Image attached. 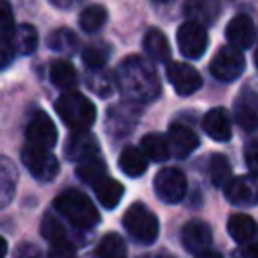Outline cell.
I'll use <instances>...</instances> for the list:
<instances>
[{
  "label": "cell",
  "mask_w": 258,
  "mask_h": 258,
  "mask_svg": "<svg viewBox=\"0 0 258 258\" xmlns=\"http://www.w3.org/2000/svg\"><path fill=\"white\" fill-rule=\"evenodd\" d=\"M117 85L121 93L135 103H149L161 93V83L155 69L137 54L121 60L117 69Z\"/></svg>",
  "instance_id": "obj_1"
},
{
  "label": "cell",
  "mask_w": 258,
  "mask_h": 258,
  "mask_svg": "<svg viewBox=\"0 0 258 258\" xmlns=\"http://www.w3.org/2000/svg\"><path fill=\"white\" fill-rule=\"evenodd\" d=\"M54 210L81 230H91L99 224V212L95 204L77 189H67L54 198Z\"/></svg>",
  "instance_id": "obj_2"
},
{
  "label": "cell",
  "mask_w": 258,
  "mask_h": 258,
  "mask_svg": "<svg viewBox=\"0 0 258 258\" xmlns=\"http://www.w3.org/2000/svg\"><path fill=\"white\" fill-rule=\"evenodd\" d=\"M54 109L58 117L64 121V125H69L73 131H87L95 123V117H97V109L93 101L77 91L62 93L56 99Z\"/></svg>",
  "instance_id": "obj_3"
},
{
  "label": "cell",
  "mask_w": 258,
  "mask_h": 258,
  "mask_svg": "<svg viewBox=\"0 0 258 258\" xmlns=\"http://www.w3.org/2000/svg\"><path fill=\"white\" fill-rule=\"evenodd\" d=\"M123 228L137 244H153L159 234L157 216L143 204H131L123 214Z\"/></svg>",
  "instance_id": "obj_4"
},
{
  "label": "cell",
  "mask_w": 258,
  "mask_h": 258,
  "mask_svg": "<svg viewBox=\"0 0 258 258\" xmlns=\"http://www.w3.org/2000/svg\"><path fill=\"white\" fill-rule=\"evenodd\" d=\"M20 157H22L24 167L38 181H50L58 173V161H56V157L48 149L34 147V145L26 143L22 147V151H20Z\"/></svg>",
  "instance_id": "obj_5"
},
{
  "label": "cell",
  "mask_w": 258,
  "mask_h": 258,
  "mask_svg": "<svg viewBox=\"0 0 258 258\" xmlns=\"http://www.w3.org/2000/svg\"><path fill=\"white\" fill-rule=\"evenodd\" d=\"M153 187H155V194L161 202L177 204V202L183 200V196L187 191V179H185L181 169L163 167V169L157 171V175L153 179Z\"/></svg>",
  "instance_id": "obj_6"
},
{
  "label": "cell",
  "mask_w": 258,
  "mask_h": 258,
  "mask_svg": "<svg viewBox=\"0 0 258 258\" xmlns=\"http://www.w3.org/2000/svg\"><path fill=\"white\" fill-rule=\"evenodd\" d=\"M246 58L242 50L234 46H222L216 50V54L210 60V73L220 81H234L244 73Z\"/></svg>",
  "instance_id": "obj_7"
},
{
  "label": "cell",
  "mask_w": 258,
  "mask_h": 258,
  "mask_svg": "<svg viewBox=\"0 0 258 258\" xmlns=\"http://www.w3.org/2000/svg\"><path fill=\"white\" fill-rule=\"evenodd\" d=\"M175 38L181 54L187 58H200L208 48V32L202 24L194 20L183 22L175 32Z\"/></svg>",
  "instance_id": "obj_8"
},
{
  "label": "cell",
  "mask_w": 258,
  "mask_h": 258,
  "mask_svg": "<svg viewBox=\"0 0 258 258\" xmlns=\"http://www.w3.org/2000/svg\"><path fill=\"white\" fill-rule=\"evenodd\" d=\"M58 139L52 119L44 111H36L26 125V143L42 149H50Z\"/></svg>",
  "instance_id": "obj_9"
},
{
  "label": "cell",
  "mask_w": 258,
  "mask_h": 258,
  "mask_svg": "<svg viewBox=\"0 0 258 258\" xmlns=\"http://www.w3.org/2000/svg\"><path fill=\"white\" fill-rule=\"evenodd\" d=\"M165 75H167V81L171 83V87H173V91L177 95L185 97V95L196 93L202 87L200 73L191 64H187V62H179V60L169 62L167 69H165Z\"/></svg>",
  "instance_id": "obj_10"
},
{
  "label": "cell",
  "mask_w": 258,
  "mask_h": 258,
  "mask_svg": "<svg viewBox=\"0 0 258 258\" xmlns=\"http://www.w3.org/2000/svg\"><path fill=\"white\" fill-rule=\"evenodd\" d=\"M224 194L234 206H256L258 204V181L252 175H236L224 187Z\"/></svg>",
  "instance_id": "obj_11"
},
{
  "label": "cell",
  "mask_w": 258,
  "mask_h": 258,
  "mask_svg": "<svg viewBox=\"0 0 258 258\" xmlns=\"http://www.w3.org/2000/svg\"><path fill=\"white\" fill-rule=\"evenodd\" d=\"M234 119L244 131L258 129V93L242 91L234 101Z\"/></svg>",
  "instance_id": "obj_12"
},
{
  "label": "cell",
  "mask_w": 258,
  "mask_h": 258,
  "mask_svg": "<svg viewBox=\"0 0 258 258\" xmlns=\"http://www.w3.org/2000/svg\"><path fill=\"white\" fill-rule=\"evenodd\" d=\"M181 244L191 254H202L210 250L212 228L202 220H191L181 228Z\"/></svg>",
  "instance_id": "obj_13"
},
{
  "label": "cell",
  "mask_w": 258,
  "mask_h": 258,
  "mask_svg": "<svg viewBox=\"0 0 258 258\" xmlns=\"http://www.w3.org/2000/svg\"><path fill=\"white\" fill-rule=\"evenodd\" d=\"M64 153L71 161H87L97 157L99 153V141L89 131H73V135L67 141Z\"/></svg>",
  "instance_id": "obj_14"
},
{
  "label": "cell",
  "mask_w": 258,
  "mask_h": 258,
  "mask_svg": "<svg viewBox=\"0 0 258 258\" xmlns=\"http://www.w3.org/2000/svg\"><path fill=\"white\" fill-rule=\"evenodd\" d=\"M254 36H256V28H254V22L250 20V16L238 14L226 26V38H228L230 46H234L238 50L250 48L254 42Z\"/></svg>",
  "instance_id": "obj_15"
},
{
  "label": "cell",
  "mask_w": 258,
  "mask_h": 258,
  "mask_svg": "<svg viewBox=\"0 0 258 258\" xmlns=\"http://www.w3.org/2000/svg\"><path fill=\"white\" fill-rule=\"evenodd\" d=\"M204 131L216 139V141H228L232 137V121H230V113L224 107H214L204 115L202 121Z\"/></svg>",
  "instance_id": "obj_16"
},
{
  "label": "cell",
  "mask_w": 258,
  "mask_h": 258,
  "mask_svg": "<svg viewBox=\"0 0 258 258\" xmlns=\"http://www.w3.org/2000/svg\"><path fill=\"white\" fill-rule=\"evenodd\" d=\"M167 139H169L171 153L177 157H187L200 145L198 135L183 123H171L167 131Z\"/></svg>",
  "instance_id": "obj_17"
},
{
  "label": "cell",
  "mask_w": 258,
  "mask_h": 258,
  "mask_svg": "<svg viewBox=\"0 0 258 258\" xmlns=\"http://www.w3.org/2000/svg\"><path fill=\"white\" fill-rule=\"evenodd\" d=\"M14 22H12V8H10V2L8 0H0V36H2V67H8L14 50L10 46V38H12V32H14Z\"/></svg>",
  "instance_id": "obj_18"
},
{
  "label": "cell",
  "mask_w": 258,
  "mask_h": 258,
  "mask_svg": "<svg viewBox=\"0 0 258 258\" xmlns=\"http://www.w3.org/2000/svg\"><path fill=\"white\" fill-rule=\"evenodd\" d=\"M228 232L238 244H248L258 236V226L256 222L246 216V214H232L228 220Z\"/></svg>",
  "instance_id": "obj_19"
},
{
  "label": "cell",
  "mask_w": 258,
  "mask_h": 258,
  "mask_svg": "<svg viewBox=\"0 0 258 258\" xmlns=\"http://www.w3.org/2000/svg\"><path fill=\"white\" fill-rule=\"evenodd\" d=\"M10 46L14 50V54H20V56H26L30 52L36 50L38 46V32L34 26L30 24H18L12 32V38H10Z\"/></svg>",
  "instance_id": "obj_20"
},
{
  "label": "cell",
  "mask_w": 258,
  "mask_h": 258,
  "mask_svg": "<svg viewBox=\"0 0 258 258\" xmlns=\"http://www.w3.org/2000/svg\"><path fill=\"white\" fill-rule=\"evenodd\" d=\"M147 155L141 151V149H137V147H125L123 151H121V155H119V167H121V171L125 173V175H129V177H139V175H143L145 173V169H147Z\"/></svg>",
  "instance_id": "obj_21"
},
{
  "label": "cell",
  "mask_w": 258,
  "mask_h": 258,
  "mask_svg": "<svg viewBox=\"0 0 258 258\" xmlns=\"http://www.w3.org/2000/svg\"><path fill=\"white\" fill-rule=\"evenodd\" d=\"M93 187H95L97 200H99L101 206L107 208V210H113V208L121 202V198H123V194H125L123 185H121L117 179H113V177H103V179H101L99 183H95Z\"/></svg>",
  "instance_id": "obj_22"
},
{
  "label": "cell",
  "mask_w": 258,
  "mask_h": 258,
  "mask_svg": "<svg viewBox=\"0 0 258 258\" xmlns=\"http://www.w3.org/2000/svg\"><path fill=\"white\" fill-rule=\"evenodd\" d=\"M143 48H145V52L151 58H155L159 62L161 60H167L169 58V52H171L165 34L161 30H157V28H149L145 32V36H143Z\"/></svg>",
  "instance_id": "obj_23"
},
{
  "label": "cell",
  "mask_w": 258,
  "mask_h": 258,
  "mask_svg": "<svg viewBox=\"0 0 258 258\" xmlns=\"http://www.w3.org/2000/svg\"><path fill=\"white\" fill-rule=\"evenodd\" d=\"M50 81L54 87L62 89V91H71L77 85V71L69 60H52L50 62Z\"/></svg>",
  "instance_id": "obj_24"
},
{
  "label": "cell",
  "mask_w": 258,
  "mask_h": 258,
  "mask_svg": "<svg viewBox=\"0 0 258 258\" xmlns=\"http://www.w3.org/2000/svg\"><path fill=\"white\" fill-rule=\"evenodd\" d=\"M141 151L153 161H165L169 157V153H171L169 139L159 135V133H147L141 139Z\"/></svg>",
  "instance_id": "obj_25"
},
{
  "label": "cell",
  "mask_w": 258,
  "mask_h": 258,
  "mask_svg": "<svg viewBox=\"0 0 258 258\" xmlns=\"http://www.w3.org/2000/svg\"><path fill=\"white\" fill-rule=\"evenodd\" d=\"M185 12H187V16L194 18V22L210 24V22L216 20V16L220 12V6H218L216 0H187Z\"/></svg>",
  "instance_id": "obj_26"
},
{
  "label": "cell",
  "mask_w": 258,
  "mask_h": 258,
  "mask_svg": "<svg viewBox=\"0 0 258 258\" xmlns=\"http://www.w3.org/2000/svg\"><path fill=\"white\" fill-rule=\"evenodd\" d=\"M16 179H18L16 167L12 165L8 157H2L0 161V204L2 206H6L12 200L14 189H16Z\"/></svg>",
  "instance_id": "obj_27"
},
{
  "label": "cell",
  "mask_w": 258,
  "mask_h": 258,
  "mask_svg": "<svg viewBox=\"0 0 258 258\" xmlns=\"http://www.w3.org/2000/svg\"><path fill=\"white\" fill-rule=\"evenodd\" d=\"M105 22H107V8L101 4L87 6L79 16V26L85 32H97Z\"/></svg>",
  "instance_id": "obj_28"
},
{
  "label": "cell",
  "mask_w": 258,
  "mask_h": 258,
  "mask_svg": "<svg viewBox=\"0 0 258 258\" xmlns=\"http://www.w3.org/2000/svg\"><path fill=\"white\" fill-rule=\"evenodd\" d=\"M210 177H212V183L218 187L228 185V181L232 179V165H230L226 155L214 153L210 157Z\"/></svg>",
  "instance_id": "obj_29"
},
{
  "label": "cell",
  "mask_w": 258,
  "mask_h": 258,
  "mask_svg": "<svg viewBox=\"0 0 258 258\" xmlns=\"http://www.w3.org/2000/svg\"><path fill=\"white\" fill-rule=\"evenodd\" d=\"M77 177H79L81 181H85V183L95 185V183H99L103 177H107V173H105V163H103L99 157L87 159V161H83V163L77 165Z\"/></svg>",
  "instance_id": "obj_30"
},
{
  "label": "cell",
  "mask_w": 258,
  "mask_h": 258,
  "mask_svg": "<svg viewBox=\"0 0 258 258\" xmlns=\"http://www.w3.org/2000/svg\"><path fill=\"white\" fill-rule=\"evenodd\" d=\"M97 258H125V242L117 234H105L97 246Z\"/></svg>",
  "instance_id": "obj_31"
},
{
  "label": "cell",
  "mask_w": 258,
  "mask_h": 258,
  "mask_svg": "<svg viewBox=\"0 0 258 258\" xmlns=\"http://www.w3.org/2000/svg\"><path fill=\"white\" fill-rule=\"evenodd\" d=\"M40 234L46 242L50 244H60V242H69V236H67V228L62 226V222H58L54 216L46 214L40 222Z\"/></svg>",
  "instance_id": "obj_32"
},
{
  "label": "cell",
  "mask_w": 258,
  "mask_h": 258,
  "mask_svg": "<svg viewBox=\"0 0 258 258\" xmlns=\"http://www.w3.org/2000/svg\"><path fill=\"white\" fill-rule=\"evenodd\" d=\"M109 46L107 44H89L83 50V62L87 64L89 71H103V67L109 60Z\"/></svg>",
  "instance_id": "obj_33"
},
{
  "label": "cell",
  "mask_w": 258,
  "mask_h": 258,
  "mask_svg": "<svg viewBox=\"0 0 258 258\" xmlns=\"http://www.w3.org/2000/svg\"><path fill=\"white\" fill-rule=\"evenodd\" d=\"M48 46L54 50V52H67V54H73L79 46L77 42V36L69 30V28H58L54 30L50 36H48Z\"/></svg>",
  "instance_id": "obj_34"
},
{
  "label": "cell",
  "mask_w": 258,
  "mask_h": 258,
  "mask_svg": "<svg viewBox=\"0 0 258 258\" xmlns=\"http://www.w3.org/2000/svg\"><path fill=\"white\" fill-rule=\"evenodd\" d=\"M85 83H87V87H89L93 93H97V95H101V97H107V95H111V91H113V81H111V77H109L107 73H103V71H89Z\"/></svg>",
  "instance_id": "obj_35"
},
{
  "label": "cell",
  "mask_w": 258,
  "mask_h": 258,
  "mask_svg": "<svg viewBox=\"0 0 258 258\" xmlns=\"http://www.w3.org/2000/svg\"><path fill=\"white\" fill-rule=\"evenodd\" d=\"M244 159H246L248 169H250L254 175H258V139H254V141H250V143L246 145V149H244Z\"/></svg>",
  "instance_id": "obj_36"
},
{
  "label": "cell",
  "mask_w": 258,
  "mask_h": 258,
  "mask_svg": "<svg viewBox=\"0 0 258 258\" xmlns=\"http://www.w3.org/2000/svg\"><path fill=\"white\" fill-rule=\"evenodd\" d=\"M48 258H75V246L71 242H60V244H52Z\"/></svg>",
  "instance_id": "obj_37"
},
{
  "label": "cell",
  "mask_w": 258,
  "mask_h": 258,
  "mask_svg": "<svg viewBox=\"0 0 258 258\" xmlns=\"http://www.w3.org/2000/svg\"><path fill=\"white\" fill-rule=\"evenodd\" d=\"M232 258H258V236L232 254Z\"/></svg>",
  "instance_id": "obj_38"
},
{
  "label": "cell",
  "mask_w": 258,
  "mask_h": 258,
  "mask_svg": "<svg viewBox=\"0 0 258 258\" xmlns=\"http://www.w3.org/2000/svg\"><path fill=\"white\" fill-rule=\"evenodd\" d=\"M18 258H38V248L30 244H22L18 250Z\"/></svg>",
  "instance_id": "obj_39"
},
{
  "label": "cell",
  "mask_w": 258,
  "mask_h": 258,
  "mask_svg": "<svg viewBox=\"0 0 258 258\" xmlns=\"http://www.w3.org/2000/svg\"><path fill=\"white\" fill-rule=\"evenodd\" d=\"M196 258H222V254L216 252V250H206L202 254H196Z\"/></svg>",
  "instance_id": "obj_40"
},
{
  "label": "cell",
  "mask_w": 258,
  "mask_h": 258,
  "mask_svg": "<svg viewBox=\"0 0 258 258\" xmlns=\"http://www.w3.org/2000/svg\"><path fill=\"white\" fill-rule=\"evenodd\" d=\"M54 6H58V8H69V6H73V4H77L79 0H50Z\"/></svg>",
  "instance_id": "obj_41"
},
{
  "label": "cell",
  "mask_w": 258,
  "mask_h": 258,
  "mask_svg": "<svg viewBox=\"0 0 258 258\" xmlns=\"http://www.w3.org/2000/svg\"><path fill=\"white\" fill-rule=\"evenodd\" d=\"M141 258H173V256H169V254H163V252H159V254H145V256H141Z\"/></svg>",
  "instance_id": "obj_42"
},
{
  "label": "cell",
  "mask_w": 258,
  "mask_h": 258,
  "mask_svg": "<svg viewBox=\"0 0 258 258\" xmlns=\"http://www.w3.org/2000/svg\"><path fill=\"white\" fill-rule=\"evenodd\" d=\"M254 62H256V69H258V50H256V54H254Z\"/></svg>",
  "instance_id": "obj_43"
},
{
  "label": "cell",
  "mask_w": 258,
  "mask_h": 258,
  "mask_svg": "<svg viewBox=\"0 0 258 258\" xmlns=\"http://www.w3.org/2000/svg\"><path fill=\"white\" fill-rule=\"evenodd\" d=\"M155 2H169V0H155Z\"/></svg>",
  "instance_id": "obj_44"
}]
</instances>
